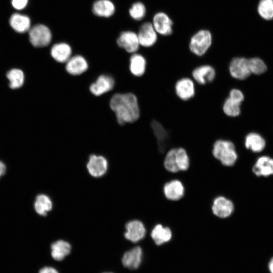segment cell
<instances>
[{"label":"cell","instance_id":"4dcf8cb0","mask_svg":"<svg viewBox=\"0 0 273 273\" xmlns=\"http://www.w3.org/2000/svg\"><path fill=\"white\" fill-rule=\"evenodd\" d=\"M257 12L264 20L273 19V0H260L257 6Z\"/></svg>","mask_w":273,"mask_h":273},{"label":"cell","instance_id":"7c38bea8","mask_svg":"<svg viewBox=\"0 0 273 273\" xmlns=\"http://www.w3.org/2000/svg\"><path fill=\"white\" fill-rule=\"evenodd\" d=\"M176 96L183 101H188L195 95V86L194 81L188 77L178 79L174 86Z\"/></svg>","mask_w":273,"mask_h":273},{"label":"cell","instance_id":"ba28073f","mask_svg":"<svg viewBox=\"0 0 273 273\" xmlns=\"http://www.w3.org/2000/svg\"><path fill=\"white\" fill-rule=\"evenodd\" d=\"M229 70L231 76L236 79L244 80L251 74L248 64V59L235 57L230 62Z\"/></svg>","mask_w":273,"mask_h":273},{"label":"cell","instance_id":"7402d4cb","mask_svg":"<svg viewBox=\"0 0 273 273\" xmlns=\"http://www.w3.org/2000/svg\"><path fill=\"white\" fill-rule=\"evenodd\" d=\"M72 52L71 46L65 42L56 43L51 49V56L59 63H66L71 57Z\"/></svg>","mask_w":273,"mask_h":273},{"label":"cell","instance_id":"9a60e30c","mask_svg":"<svg viewBox=\"0 0 273 273\" xmlns=\"http://www.w3.org/2000/svg\"><path fill=\"white\" fill-rule=\"evenodd\" d=\"M211 209L215 216L224 218L232 214L234 210V205L230 200L223 196H219L214 200Z\"/></svg>","mask_w":273,"mask_h":273},{"label":"cell","instance_id":"3957f363","mask_svg":"<svg viewBox=\"0 0 273 273\" xmlns=\"http://www.w3.org/2000/svg\"><path fill=\"white\" fill-rule=\"evenodd\" d=\"M212 153L217 160L226 166L234 165L238 158L234 144L226 140H216L213 145Z\"/></svg>","mask_w":273,"mask_h":273},{"label":"cell","instance_id":"6da1fadb","mask_svg":"<svg viewBox=\"0 0 273 273\" xmlns=\"http://www.w3.org/2000/svg\"><path fill=\"white\" fill-rule=\"evenodd\" d=\"M110 107L121 125L136 121L140 116L138 99L131 93L114 94L110 99Z\"/></svg>","mask_w":273,"mask_h":273},{"label":"cell","instance_id":"836d02e7","mask_svg":"<svg viewBox=\"0 0 273 273\" xmlns=\"http://www.w3.org/2000/svg\"><path fill=\"white\" fill-rule=\"evenodd\" d=\"M28 0H12L11 4L13 7L18 10L24 9L27 5Z\"/></svg>","mask_w":273,"mask_h":273},{"label":"cell","instance_id":"d6a6232c","mask_svg":"<svg viewBox=\"0 0 273 273\" xmlns=\"http://www.w3.org/2000/svg\"><path fill=\"white\" fill-rule=\"evenodd\" d=\"M248 64L251 73L259 75L265 72L267 67L261 59L254 57L248 59Z\"/></svg>","mask_w":273,"mask_h":273},{"label":"cell","instance_id":"e575fe53","mask_svg":"<svg viewBox=\"0 0 273 273\" xmlns=\"http://www.w3.org/2000/svg\"><path fill=\"white\" fill-rule=\"evenodd\" d=\"M39 273H59L58 271L52 267H44L41 268Z\"/></svg>","mask_w":273,"mask_h":273},{"label":"cell","instance_id":"9c48e42d","mask_svg":"<svg viewBox=\"0 0 273 273\" xmlns=\"http://www.w3.org/2000/svg\"><path fill=\"white\" fill-rule=\"evenodd\" d=\"M116 41L120 48L129 53H136L140 46L137 33L131 30L121 32Z\"/></svg>","mask_w":273,"mask_h":273},{"label":"cell","instance_id":"d590c367","mask_svg":"<svg viewBox=\"0 0 273 273\" xmlns=\"http://www.w3.org/2000/svg\"><path fill=\"white\" fill-rule=\"evenodd\" d=\"M5 171V165L2 162L0 161V177L4 174Z\"/></svg>","mask_w":273,"mask_h":273},{"label":"cell","instance_id":"f546056e","mask_svg":"<svg viewBox=\"0 0 273 273\" xmlns=\"http://www.w3.org/2000/svg\"><path fill=\"white\" fill-rule=\"evenodd\" d=\"M7 77L10 81L9 86L12 89L20 88L24 83V74L19 69H12L7 73Z\"/></svg>","mask_w":273,"mask_h":273},{"label":"cell","instance_id":"8fae6325","mask_svg":"<svg viewBox=\"0 0 273 273\" xmlns=\"http://www.w3.org/2000/svg\"><path fill=\"white\" fill-rule=\"evenodd\" d=\"M137 34L140 45L144 47H151L157 40V33L151 22H146L142 24Z\"/></svg>","mask_w":273,"mask_h":273},{"label":"cell","instance_id":"7a4b0ae2","mask_svg":"<svg viewBox=\"0 0 273 273\" xmlns=\"http://www.w3.org/2000/svg\"><path fill=\"white\" fill-rule=\"evenodd\" d=\"M190 166V159L186 150L181 147L170 149L164 160V166L169 172H177L185 171Z\"/></svg>","mask_w":273,"mask_h":273},{"label":"cell","instance_id":"cb8c5ba5","mask_svg":"<svg viewBox=\"0 0 273 273\" xmlns=\"http://www.w3.org/2000/svg\"><path fill=\"white\" fill-rule=\"evenodd\" d=\"M9 23L16 32L24 33L29 30L31 21L29 17L19 13H14L10 17Z\"/></svg>","mask_w":273,"mask_h":273},{"label":"cell","instance_id":"2e32d148","mask_svg":"<svg viewBox=\"0 0 273 273\" xmlns=\"http://www.w3.org/2000/svg\"><path fill=\"white\" fill-rule=\"evenodd\" d=\"M193 79L199 84L205 85L212 82L215 77V69L210 65H203L196 67L192 72Z\"/></svg>","mask_w":273,"mask_h":273},{"label":"cell","instance_id":"4fadbf2b","mask_svg":"<svg viewBox=\"0 0 273 273\" xmlns=\"http://www.w3.org/2000/svg\"><path fill=\"white\" fill-rule=\"evenodd\" d=\"M152 23L158 34L167 36L172 33V21L164 12H160L155 14L153 16Z\"/></svg>","mask_w":273,"mask_h":273},{"label":"cell","instance_id":"30bf717a","mask_svg":"<svg viewBox=\"0 0 273 273\" xmlns=\"http://www.w3.org/2000/svg\"><path fill=\"white\" fill-rule=\"evenodd\" d=\"M124 237L133 243L143 239L146 233L144 223L138 219H133L127 222L125 225Z\"/></svg>","mask_w":273,"mask_h":273},{"label":"cell","instance_id":"8992f818","mask_svg":"<svg viewBox=\"0 0 273 273\" xmlns=\"http://www.w3.org/2000/svg\"><path fill=\"white\" fill-rule=\"evenodd\" d=\"M29 39L31 44L37 48L48 46L52 41V33L46 25L38 24L29 30Z\"/></svg>","mask_w":273,"mask_h":273},{"label":"cell","instance_id":"ac0fdd59","mask_svg":"<svg viewBox=\"0 0 273 273\" xmlns=\"http://www.w3.org/2000/svg\"><path fill=\"white\" fill-rule=\"evenodd\" d=\"M165 197L171 201H177L184 196L185 188L181 182L175 179L166 183L163 188Z\"/></svg>","mask_w":273,"mask_h":273},{"label":"cell","instance_id":"8d00e7d4","mask_svg":"<svg viewBox=\"0 0 273 273\" xmlns=\"http://www.w3.org/2000/svg\"><path fill=\"white\" fill-rule=\"evenodd\" d=\"M268 269L270 273H273V257L268 263Z\"/></svg>","mask_w":273,"mask_h":273},{"label":"cell","instance_id":"d4e9b609","mask_svg":"<svg viewBox=\"0 0 273 273\" xmlns=\"http://www.w3.org/2000/svg\"><path fill=\"white\" fill-rule=\"evenodd\" d=\"M151 237L156 245H161L170 240L172 232L169 228L157 224L152 229Z\"/></svg>","mask_w":273,"mask_h":273},{"label":"cell","instance_id":"52a82bcc","mask_svg":"<svg viewBox=\"0 0 273 273\" xmlns=\"http://www.w3.org/2000/svg\"><path fill=\"white\" fill-rule=\"evenodd\" d=\"M86 168L91 176L99 178L106 173L108 169V162L103 156L92 154L88 157Z\"/></svg>","mask_w":273,"mask_h":273},{"label":"cell","instance_id":"5bb4252c","mask_svg":"<svg viewBox=\"0 0 273 273\" xmlns=\"http://www.w3.org/2000/svg\"><path fill=\"white\" fill-rule=\"evenodd\" d=\"M115 85V80L110 75L102 74L100 75L95 82L89 86V90L96 96H100L111 90Z\"/></svg>","mask_w":273,"mask_h":273},{"label":"cell","instance_id":"4316f807","mask_svg":"<svg viewBox=\"0 0 273 273\" xmlns=\"http://www.w3.org/2000/svg\"><path fill=\"white\" fill-rule=\"evenodd\" d=\"M146 60L143 55L136 53L131 55L129 60V69L132 75L142 76L146 71Z\"/></svg>","mask_w":273,"mask_h":273},{"label":"cell","instance_id":"5b68a950","mask_svg":"<svg viewBox=\"0 0 273 273\" xmlns=\"http://www.w3.org/2000/svg\"><path fill=\"white\" fill-rule=\"evenodd\" d=\"M244 99V96L241 90L237 88L231 89L223 104V113L229 117L239 116L241 113V105Z\"/></svg>","mask_w":273,"mask_h":273},{"label":"cell","instance_id":"484cf974","mask_svg":"<svg viewBox=\"0 0 273 273\" xmlns=\"http://www.w3.org/2000/svg\"><path fill=\"white\" fill-rule=\"evenodd\" d=\"M245 146L253 152L258 153L262 151L266 145L264 138L259 133L250 132L245 139Z\"/></svg>","mask_w":273,"mask_h":273},{"label":"cell","instance_id":"603a6c76","mask_svg":"<svg viewBox=\"0 0 273 273\" xmlns=\"http://www.w3.org/2000/svg\"><path fill=\"white\" fill-rule=\"evenodd\" d=\"M151 126L157 139L159 149L161 152L164 151L169 139V132L163 125L156 120H153L151 122Z\"/></svg>","mask_w":273,"mask_h":273},{"label":"cell","instance_id":"d6986e66","mask_svg":"<svg viewBox=\"0 0 273 273\" xmlns=\"http://www.w3.org/2000/svg\"><path fill=\"white\" fill-rule=\"evenodd\" d=\"M92 10L98 17L109 18L114 14L116 7L111 0H96L93 4Z\"/></svg>","mask_w":273,"mask_h":273},{"label":"cell","instance_id":"e0dca14e","mask_svg":"<svg viewBox=\"0 0 273 273\" xmlns=\"http://www.w3.org/2000/svg\"><path fill=\"white\" fill-rule=\"evenodd\" d=\"M88 68L87 60L80 55L71 56L66 62V70L72 75H80L85 72Z\"/></svg>","mask_w":273,"mask_h":273},{"label":"cell","instance_id":"44dd1931","mask_svg":"<svg viewBox=\"0 0 273 273\" xmlns=\"http://www.w3.org/2000/svg\"><path fill=\"white\" fill-rule=\"evenodd\" d=\"M253 173L258 176H268L273 174V159L267 156L259 157L253 166Z\"/></svg>","mask_w":273,"mask_h":273},{"label":"cell","instance_id":"277c9868","mask_svg":"<svg viewBox=\"0 0 273 273\" xmlns=\"http://www.w3.org/2000/svg\"><path fill=\"white\" fill-rule=\"evenodd\" d=\"M212 43V35L207 30L202 29L192 36L189 43L191 52L197 56L204 55Z\"/></svg>","mask_w":273,"mask_h":273},{"label":"cell","instance_id":"83f0119b","mask_svg":"<svg viewBox=\"0 0 273 273\" xmlns=\"http://www.w3.org/2000/svg\"><path fill=\"white\" fill-rule=\"evenodd\" d=\"M51 255L56 260H63L68 255L71 249L70 244L67 241L60 240L54 242L51 245Z\"/></svg>","mask_w":273,"mask_h":273},{"label":"cell","instance_id":"f1b7e54d","mask_svg":"<svg viewBox=\"0 0 273 273\" xmlns=\"http://www.w3.org/2000/svg\"><path fill=\"white\" fill-rule=\"evenodd\" d=\"M53 208V202L50 198L44 194H40L36 198L34 208L40 215L46 216Z\"/></svg>","mask_w":273,"mask_h":273},{"label":"cell","instance_id":"ffe728a7","mask_svg":"<svg viewBox=\"0 0 273 273\" xmlns=\"http://www.w3.org/2000/svg\"><path fill=\"white\" fill-rule=\"evenodd\" d=\"M143 252L140 246H136L125 252L122 258L123 265L130 269H136L142 262Z\"/></svg>","mask_w":273,"mask_h":273},{"label":"cell","instance_id":"1f68e13d","mask_svg":"<svg viewBox=\"0 0 273 273\" xmlns=\"http://www.w3.org/2000/svg\"><path fill=\"white\" fill-rule=\"evenodd\" d=\"M129 15L130 17L136 21L142 20L146 14V8L143 3L136 2L133 3L129 9Z\"/></svg>","mask_w":273,"mask_h":273}]
</instances>
